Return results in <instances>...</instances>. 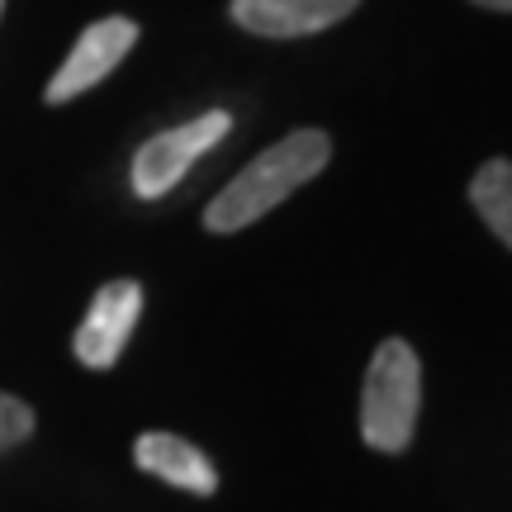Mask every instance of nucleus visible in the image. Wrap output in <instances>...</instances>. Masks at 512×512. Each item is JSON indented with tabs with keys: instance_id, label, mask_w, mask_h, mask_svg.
I'll use <instances>...</instances> for the list:
<instances>
[{
	"instance_id": "1",
	"label": "nucleus",
	"mask_w": 512,
	"mask_h": 512,
	"mask_svg": "<svg viewBox=\"0 0 512 512\" xmlns=\"http://www.w3.org/2000/svg\"><path fill=\"white\" fill-rule=\"evenodd\" d=\"M328 162H332V138L323 128H299L290 138H280L261 157H252L214 195V204L204 209V228L209 233H242V228H252V223H261L271 214L275 204L290 200L299 185H309Z\"/></svg>"
},
{
	"instance_id": "2",
	"label": "nucleus",
	"mask_w": 512,
	"mask_h": 512,
	"mask_svg": "<svg viewBox=\"0 0 512 512\" xmlns=\"http://www.w3.org/2000/svg\"><path fill=\"white\" fill-rule=\"evenodd\" d=\"M422 408V366L413 347L389 337L375 347L366 370V394H361V437L370 451L399 456L413 441Z\"/></svg>"
},
{
	"instance_id": "3",
	"label": "nucleus",
	"mask_w": 512,
	"mask_h": 512,
	"mask_svg": "<svg viewBox=\"0 0 512 512\" xmlns=\"http://www.w3.org/2000/svg\"><path fill=\"white\" fill-rule=\"evenodd\" d=\"M228 128H233V114L209 110L200 119H190V124H176V128H166V133H157V138H147L138 147L133 166H128L133 195L138 200H162L166 190H176L185 181V171L200 162L209 147H219L228 138Z\"/></svg>"
},
{
	"instance_id": "4",
	"label": "nucleus",
	"mask_w": 512,
	"mask_h": 512,
	"mask_svg": "<svg viewBox=\"0 0 512 512\" xmlns=\"http://www.w3.org/2000/svg\"><path fill=\"white\" fill-rule=\"evenodd\" d=\"M138 43V24L133 19H100V24H91L86 34L76 38V48L67 53V62L57 67V76L48 81V105H67V100H76L81 91H91V86H100L105 76L124 62V53Z\"/></svg>"
},
{
	"instance_id": "5",
	"label": "nucleus",
	"mask_w": 512,
	"mask_h": 512,
	"mask_svg": "<svg viewBox=\"0 0 512 512\" xmlns=\"http://www.w3.org/2000/svg\"><path fill=\"white\" fill-rule=\"evenodd\" d=\"M138 313H143V290L133 280H110L105 290L91 299L86 323L76 328V361L91 370H110L124 356L128 337L138 328Z\"/></svg>"
},
{
	"instance_id": "6",
	"label": "nucleus",
	"mask_w": 512,
	"mask_h": 512,
	"mask_svg": "<svg viewBox=\"0 0 512 512\" xmlns=\"http://www.w3.org/2000/svg\"><path fill=\"white\" fill-rule=\"evenodd\" d=\"M361 0H233V24L256 38H309L356 10Z\"/></svg>"
},
{
	"instance_id": "7",
	"label": "nucleus",
	"mask_w": 512,
	"mask_h": 512,
	"mask_svg": "<svg viewBox=\"0 0 512 512\" xmlns=\"http://www.w3.org/2000/svg\"><path fill=\"white\" fill-rule=\"evenodd\" d=\"M133 460L143 465L147 475L166 479V484H176L185 494L209 498L219 489V475H214L209 456H204L200 446H190L185 437H171V432H147V437H138Z\"/></svg>"
},
{
	"instance_id": "8",
	"label": "nucleus",
	"mask_w": 512,
	"mask_h": 512,
	"mask_svg": "<svg viewBox=\"0 0 512 512\" xmlns=\"http://www.w3.org/2000/svg\"><path fill=\"white\" fill-rule=\"evenodd\" d=\"M470 204L494 228V238L503 247H512V162L508 157H494V162L479 166L475 181H470Z\"/></svg>"
},
{
	"instance_id": "9",
	"label": "nucleus",
	"mask_w": 512,
	"mask_h": 512,
	"mask_svg": "<svg viewBox=\"0 0 512 512\" xmlns=\"http://www.w3.org/2000/svg\"><path fill=\"white\" fill-rule=\"evenodd\" d=\"M34 432V408L29 403L10 399V394H0V451H10L19 441Z\"/></svg>"
},
{
	"instance_id": "10",
	"label": "nucleus",
	"mask_w": 512,
	"mask_h": 512,
	"mask_svg": "<svg viewBox=\"0 0 512 512\" xmlns=\"http://www.w3.org/2000/svg\"><path fill=\"white\" fill-rule=\"evenodd\" d=\"M475 5H484V10H503V15H512V0H475Z\"/></svg>"
},
{
	"instance_id": "11",
	"label": "nucleus",
	"mask_w": 512,
	"mask_h": 512,
	"mask_svg": "<svg viewBox=\"0 0 512 512\" xmlns=\"http://www.w3.org/2000/svg\"><path fill=\"white\" fill-rule=\"evenodd\" d=\"M0 15H5V0H0Z\"/></svg>"
}]
</instances>
